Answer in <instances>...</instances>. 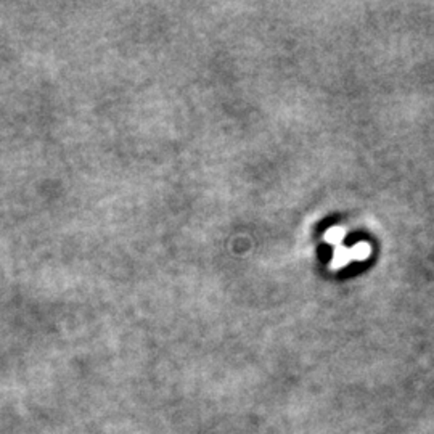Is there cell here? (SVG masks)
Here are the masks:
<instances>
[{"label":"cell","instance_id":"cell-2","mask_svg":"<svg viewBox=\"0 0 434 434\" xmlns=\"http://www.w3.org/2000/svg\"><path fill=\"white\" fill-rule=\"evenodd\" d=\"M351 253L354 259H365L370 254V247L367 243H358L351 248Z\"/></svg>","mask_w":434,"mask_h":434},{"label":"cell","instance_id":"cell-1","mask_svg":"<svg viewBox=\"0 0 434 434\" xmlns=\"http://www.w3.org/2000/svg\"><path fill=\"white\" fill-rule=\"evenodd\" d=\"M352 259L354 258H352L351 249H346V248L336 249V251H334V256H333V267L346 266V264L351 262Z\"/></svg>","mask_w":434,"mask_h":434},{"label":"cell","instance_id":"cell-3","mask_svg":"<svg viewBox=\"0 0 434 434\" xmlns=\"http://www.w3.org/2000/svg\"><path fill=\"white\" fill-rule=\"evenodd\" d=\"M325 238H327V242L333 243V244L341 243V240L344 238V230L339 229V227L330 229L328 232H327V237H325Z\"/></svg>","mask_w":434,"mask_h":434}]
</instances>
